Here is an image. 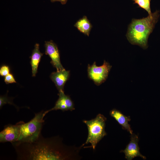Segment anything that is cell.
<instances>
[{"mask_svg":"<svg viewBox=\"0 0 160 160\" xmlns=\"http://www.w3.org/2000/svg\"><path fill=\"white\" fill-rule=\"evenodd\" d=\"M19 160H69L75 159L70 147L62 143L60 137L44 138L41 134L31 143H12Z\"/></svg>","mask_w":160,"mask_h":160,"instance_id":"cell-1","label":"cell"},{"mask_svg":"<svg viewBox=\"0 0 160 160\" xmlns=\"http://www.w3.org/2000/svg\"><path fill=\"white\" fill-rule=\"evenodd\" d=\"M160 15L156 10L147 17L133 19L128 26L126 36L132 44L136 45L144 49L148 47V40L158 22Z\"/></svg>","mask_w":160,"mask_h":160,"instance_id":"cell-2","label":"cell"},{"mask_svg":"<svg viewBox=\"0 0 160 160\" xmlns=\"http://www.w3.org/2000/svg\"><path fill=\"white\" fill-rule=\"evenodd\" d=\"M45 115V111H42L36 113L34 118L27 123L20 121V135L16 142L31 143L36 140L41 134Z\"/></svg>","mask_w":160,"mask_h":160,"instance_id":"cell-3","label":"cell"},{"mask_svg":"<svg viewBox=\"0 0 160 160\" xmlns=\"http://www.w3.org/2000/svg\"><path fill=\"white\" fill-rule=\"evenodd\" d=\"M106 118L103 115L99 113L94 119L90 120H83V122L87 125L88 130V135L85 142L81 146L90 143L89 148L95 150L99 142L107 133L105 130Z\"/></svg>","mask_w":160,"mask_h":160,"instance_id":"cell-4","label":"cell"},{"mask_svg":"<svg viewBox=\"0 0 160 160\" xmlns=\"http://www.w3.org/2000/svg\"><path fill=\"white\" fill-rule=\"evenodd\" d=\"M112 66L104 60L103 64L97 66L95 62L93 64H88L87 67L88 76L97 85H100L104 82L108 78Z\"/></svg>","mask_w":160,"mask_h":160,"instance_id":"cell-5","label":"cell"},{"mask_svg":"<svg viewBox=\"0 0 160 160\" xmlns=\"http://www.w3.org/2000/svg\"><path fill=\"white\" fill-rule=\"evenodd\" d=\"M20 121L16 125L9 124L5 126L0 132V142L12 143L17 141L20 137Z\"/></svg>","mask_w":160,"mask_h":160,"instance_id":"cell-6","label":"cell"},{"mask_svg":"<svg viewBox=\"0 0 160 160\" xmlns=\"http://www.w3.org/2000/svg\"><path fill=\"white\" fill-rule=\"evenodd\" d=\"M44 47L45 53L51 58L50 63L57 71L64 69L60 62L59 52L56 44L51 40L45 41Z\"/></svg>","mask_w":160,"mask_h":160,"instance_id":"cell-7","label":"cell"},{"mask_svg":"<svg viewBox=\"0 0 160 160\" xmlns=\"http://www.w3.org/2000/svg\"><path fill=\"white\" fill-rule=\"evenodd\" d=\"M58 95V98L55 106L52 108L45 111V115L53 110H60L64 112L67 111H72L75 109L73 101L69 96L65 94L64 91H59Z\"/></svg>","mask_w":160,"mask_h":160,"instance_id":"cell-8","label":"cell"},{"mask_svg":"<svg viewBox=\"0 0 160 160\" xmlns=\"http://www.w3.org/2000/svg\"><path fill=\"white\" fill-rule=\"evenodd\" d=\"M138 142V136L132 133L129 143L125 149L121 151L124 153L125 158L127 160H131L134 158L138 156L144 159H146V157L142 155L140 152Z\"/></svg>","mask_w":160,"mask_h":160,"instance_id":"cell-9","label":"cell"},{"mask_svg":"<svg viewBox=\"0 0 160 160\" xmlns=\"http://www.w3.org/2000/svg\"><path fill=\"white\" fill-rule=\"evenodd\" d=\"M70 76V71L65 69L52 72L50 76L58 91H64V85Z\"/></svg>","mask_w":160,"mask_h":160,"instance_id":"cell-10","label":"cell"},{"mask_svg":"<svg viewBox=\"0 0 160 160\" xmlns=\"http://www.w3.org/2000/svg\"><path fill=\"white\" fill-rule=\"evenodd\" d=\"M110 115L122 126L123 129L127 130L131 134H132V131L128 123L131 120L129 116H125L121 112L115 109L110 111Z\"/></svg>","mask_w":160,"mask_h":160,"instance_id":"cell-11","label":"cell"},{"mask_svg":"<svg viewBox=\"0 0 160 160\" xmlns=\"http://www.w3.org/2000/svg\"><path fill=\"white\" fill-rule=\"evenodd\" d=\"M43 54L39 50V44H36L34 48L32 51L31 55L30 57L33 76H35L37 73L39 64Z\"/></svg>","mask_w":160,"mask_h":160,"instance_id":"cell-12","label":"cell"},{"mask_svg":"<svg viewBox=\"0 0 160 160\" xmlns=\"http://www.w3.org/2000/svg\"><path fill=\"white\" fill-rule=\"evenodd\" d=\"M74 26L80 32L88 36L92 28V25L85 16L77 21Z\"/></svg>","mask_w":160,"mask_h":160,"instance_id":"cell-13","label":"cell"},{"mask_svg":"<svg viewBox=\"0 0 160 160\" xmlns=\"http://www.w3.org/2000/svg\"><path fill=\"white\" fill-rule=\"evenodd\" d=\"M134 4H137L138 7L146 11L149 15H151L152 13L151 11L150 2L151 0H132Z\"/></svg>","mask_w":160,"mask_h":160,"instance_id":"cell-14","label":"cell"},{"mask_svg":"<svg viewBox=\"0 0 160 160\" xmlns=\"http://www.w3.org/2000/svg\"><path fill=\"white\" fill-rule=\"evenodd\" d=\"M8 104L16 106L13 103L12 100L9 98L7 95L4 96H0V109L4 105Z\"/></svg>","mask_w":160,"mask_h":160,"instance_id":"cell-15","label":"cell"},{"mask_svg":"<svg viewBox=\"0 0 160 160\" xmlns=\"http://www.w3.org/2000/svg\"><path fill=\"white\" fill-rule=\"evenodd\" d=\"M10 72V69L9 66L3 65L0 68V75L1 76L5 77Z\"/></svg>","mask_w":160,"mask_h":160,"instance_id":"cell-16","label":"cell"},{"mask_svg":"<svg viewBox=\"0 0 160 160\" xmlns=\"http://www.w3.org/2000/svg\"><path fill=\"white\" fill-rule=\"evenodd\" d=\"M4 81L7 84L16 83L13 76L11 73H9L4 77Z\"/></svg>","mask_w":160,"mask_h":160,"instance_id":"cell-17","label":"cell"},{"mask_svg":"<svg viewBox=\"0 0 160 160\" xmlns=\"http://www.w3.org/2000/svg\"><path fill=\"white\" fill-rule=\"evenodd\" d=\"M52 2H54L55 1H59L62 4H66L67 2V0H50Z\"/></svg>","mask_w":160,"mask_h":160,"instance_id":"cell-18","label":"cell"}]
</instances>
